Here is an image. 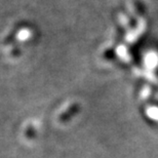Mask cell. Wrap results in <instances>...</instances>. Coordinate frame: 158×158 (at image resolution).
Here are the masks:
<instances>
[{"instance_id":"3957f363","label":"cell","mask_w":158,"mask_h":158,"mask_svg":"<svg viewBox=\"0 0 158 158\" xmlns=\"http://www.w3.org/2000/svg\"><path fill=\"white\" fill-rule=\"evenodd\" d=\"M25 135H26V138H28V139L35 138V135H36V129L34 128L33 125L27 126L26 131H25Z\"/></svg>"},{"instance_id":"7a4b0ae2","label":"cell","mask_w":158,"mask_h":158,"mask_svg":"<svg viewBox=\"0 0 158 158\" xmlns=\"http://www.w3.org/2000/svg\"><path fill=\"white\" fill-rule=\"evenodd\" d=\"M25 27H26V23H24V22L18 23L15 26L14 29H12L10 32L8 33V35L4 38V40H3V44H4V45H8V44L12 43V41H14L15 38H17L19 32H20L21 30H23Z\"/></svg>"},{"instance_id":"6da1fadb","label":"cell","mask_w":158,"mask_h":158,"mask_svg":"<svg viewBox=\"0 0 158 158\" xmlns=\"http://www.w3.org/2000/svg\"><path fill=\"white\" fill-rule=\"evenodd\" d=\"M81 111V105L79 103H73L65 110L64 112L61 113L59 116V122L61 123H67L70 120L73 119L77 114H79Z\"/></svg>"}]
</instances>
